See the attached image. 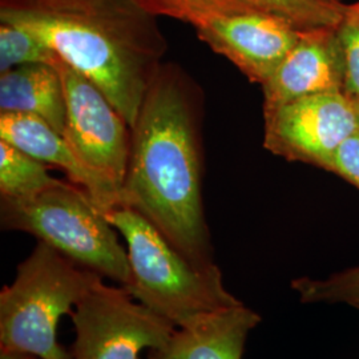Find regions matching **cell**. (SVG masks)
Instances as JSON below:
<instances>
[{
  "label": "cell",
  "mask_w": 359,
  "mask_h": 359,
  "mask_svg": "<svg viewBox=\"0 0 359 359\" xmlns=\"http://www.w3.org/2000/svg\"><path fill=\"white\" fill-rule=\"evenodd\" d=\"M65 87L63 136L84 167L124 206L123 188L128 170L130 127L103 90L59 56L53 62Z\"/></svg>",
  "instance_id": "cell-6"
},
{
  "label": "cell",
  "mask_w": 359,
  "mask_h": 359,
  "mask_svg": "<svg viewBox=\"0 0 359 359\" xmlns=\"http://www.w3.org/2000/svg\"><path fill=\"white\" fill-rule=\"evenodd\" d=\"M104 278L39 243L0 293V348L40 359H71L57 341L62 317Z\"/></svg>",
  "instance_id": "cell-4"
},
{
  "label": "cell",
  "mask_w": 359,
  "mask_h": 359,
  "mask_svg": "<svg viewBox=\"0 0 359 359\" xmlns=\"http://www.w3.org/2000/svg\"><path fill=\"white\" fill-rule=\"evenodd\" d=\"M142 8L154 16L179 19L194 27L206 19L246 13L265 11L256 0H135Z\"/></svg>",
  "instance_id": "cell-16"
},
{
  "label": "cell",
  "mask_w": 359,
  "mask_h": 359,
  "mask_svg": "<svg viewBox=\"0 0 359 359\" xmlns=\"http://www.w3.org/2000/svg\"><path fill=\"white\" fill-rule=\"evenodd\" d=\"M57 181L48 175L44 163L0 140V197L28 198Z\"/></svg>",
  "instance_id": "cell-14"
},
{
  "label": "cell",
  "mask_w": 359,
  "mask_h": 359,
  "mask_svg": "<svg viewBox=\"0 0 359 359\" xmlns=\"http://www.w3.org/2000/svg\"><path fill=\"white\" fill-rule=\"evenodd\" d=\"M261 316L244 304L201 316L177 327L148 359H243L249 333Z\"/></svg>",
  "instance_id": "cell-11"
},
{
  "label": "cell",
  "mask_w": 359,
  "mask_h": 359,
  "mask_svg": "<svg viewBox=\"0 0 359 359\" xmlns=\"http://www.w3.org/2000/svg\"><path fill=\"white\" fill-rule=\"evenodd\" d=\"M302 304H346L359 309V266L333 274L325 280L309 277L292 283Z\"/></svg>",
  "instance_id": "cell-17"
},
{
  "label": "cell",
  "mask_w": 359,
  "mask_h": 359,
  "mask_svg": "<svg viewBox=\"0 0 359 359\" xmlns=\"http://www.w3.org/2000/svg\"><path fill=\"white\" fill-rule=\"evenodd\" d=\"M3 231H23L120 286L130 281L128 252L90 194L59 180L28 198L0 197Z\"/></svg>",
  "instance_id": "cell-5"
},
{
  "label": "cell",
  "mask_w": 359,
  "mask_h": 359,
  "mask_svg": "<svg viewBox=\"0 0 359 359\" xmlns=\"http://www.w3.org/2000/svg\"><path fill=\"white\" fill-rule=\"evenodd\" d=\"M326 170L338 175L359 189V132L350 136L337 149Z\"/></svg>",
  "instance_id": "cell-20"
},
{
  "label": "cell",
  "mask_w": 359,
  "mask_h": 359,
  "mask_svg": "<svg viewBox=\"0 0 359 359\" xmlns=\"http://www.w3.org/2000/svg\"><path fill=\"white\" fill-rule=\"evenodd\" d=\"M56 57L57 55L31 32L0 22V74L19 65H53Z\"/></svg>",
  "instance_id": "cell-18"
},
{
  "label": "cell",
  "mask_w": 359,
  "mask_h": 359,
  "mask_svg": "<svg viewBox=\"0 0 359 359\" xmlns=\"http://www.w3.org/2000/svg\"><path fill=\"white\" fill-rule=\"evenodd\" d=\"M264 147L289 161L326 170L337 149L359 132L358 107L345 92L318 93L264 109Z\"/></svg>",
  "instance_id": "cell-8"
},
{
  "label": "cell",
  "mask_w": 359,
  "mask_h": 359,
  "mask_svg": "<svg viewBox=\"0 0 359 359\" xmlns=\"http://www.w3.org/2000/svg\"><path fill=\"white\" fill-rule=\"evenodd\" d=\"M0 359H40L32 354L13 351V350H1L0 348Z\"/></svg>",
  "instance_id": "cell-21"
},
{
  "label": "cell",
  "mask_w": 359,
  "mask_h": 359,
  "mask_svg": "<svg viewBox=\"0 0 359 359\" xmlns=\"http://www.w3.org/2000/svg\"><path fill=\"white\" fill-rule=\"evenodd\" d=\"M0 22L35 35L103 90L133 128L168 50L135 0H0Z\"/></svg>",
  "instance_id": "cell-2"
},
{
  "label": "cell",
  "mask_w": 359,
  "mask_h": 359,
  "mask_svg": "<svg viewBox=\"0 0 359 359\" xmlns=\"http://www.w3.org/2000/svg\"><path fill=\"white\" fill-rule=\"evenodd\" d=\"M0 140L13 144L41 163L62 168L72 184L90 194L105 216L118 208L112 194L79 160L65 136L43 118L22 114H0Z\"/></svg>",
  "instance_id": "cell-12"
},
{
  "label": "cell",
  "mask_w": 359,
  "mask_h": 359,
  "mask_svg": "<svg viewBox=\"0 0 359 359\" xmlns=\"http://www.w3.org/2000/svg\"><path fill=\"white\" fill-rule=\"evenodd\" d=\"M200 127L197 86L177 65L163 63L130 129L123 198L193 264L213 266Z\"/></svg>",
  "instance_id": "cell-1"
},
{
  "label": "cell",
  "mask_w": 359,
  "mask_h": 359,
  "mask_svg": "<svg viewBox=\"0 0 359 359\" xmlns=\"http://www.w3.org/2000/svg\"><path fill=\"white\" fill-rule=\"evenodd\" d=\"M355 103H357V107H358V112H359V100H355Z\"/></svg>",
  "instance_id": "cell-22"
},
{
  "label": "cell",
  "mask_w": 359,
  "mask_h": 359,
  "mask_svg": "<svg viewBox=\"0 0 359 359\" xmlns=\"http://www.w3.org/2000/svg\"><path fill=\"white\" fill-rule=\"evenodd\" d=\"M193 28L200 40L261 86L302 35L289 20L261 10L210 18Z\"/></svg>",
  "instance_id": "cell-9"
},
{
  "label": "cell",
  "mask_w": 359,
  "mask_h": 359,
  "mask_svg": "<svg viewBox=\"0 0 359 359\" xmlns=\"http://www.w3.org/2000/svg\"><path fill=\"white\" fill-rule=\"evenodd\" d=\"M345 60L335 29H310L262 84L264 109L295 99L345 92Z\"/></svg>",
  "instance_id": "cell-10"
},
{
  "label": "cell",
  "mask_w": 359,
  "mask_h": 359,
  "mask_svg": "<svg viewBox=\"0 0 359 359\" xmlns=\"http://www.w3.org/2000/svg\"><path fill=\"white\" fill-rule=\"evenodd\" d=\"M76 338L71 359H139L177 329L136 301L124 286L97 283L71 314Z\"/></svg>",
  "instance_id": "cell-7"
},
{
  "label": "cell",
  "mask_w": 359,
  "mask_h": 359,
  "mask_svg": "<svg viewBox=\"0 0 359 359\" xmlns=\"http://www.w3.org/2000/svg\"><path fill=\"white\" fill-rule=\"evenodd\" d=\"M256 3L301 31L337 29L348 7L344 0H256Z\"/></svg>",
  "instance_id": "cell-15"
},
{
  "label": "cell",
  "mask_w": 359,
  "mask_h": 359,
  "mask_svg": "<svg viewBox=\"0 0 359 359\" xmlns=\"http://www.w3.org/2000/svg\"><path fill=\"white\" fill-rule=\"evenodd\" d=\"M107 217L127 243L129 294L176 327L243 304L226 290L217 265L193 264L136 210L121 206Z\"/></svg>",
  "instance_id": "cell-3"
},
{
  "label": "cell",
  "mask_w": 359,
  "mask_h": 359,
  "mask_svg": "<svg viewBox=\"0 0 359 359\" xmlns=\"http://www.w3.org/2000/svg\"><path fill=\"white\" fill-rule=\"evenodd\" d=\"M0 114L36 116L63 135L67 107L56 67L35 63L0 74Z\"/></svg>",
  "instance_id": "cell-13"
},
{
  "label": "cell",
  "mask_w": 359,
  "mask_h": 359,
  "mask_svg": "<svg viewBox=\"0 0 359 359\" xmlns=\"http://www.w3.org/2000/svg\"><path fill=\"white\" fill-rule=\"evenodd\" d=\"M345 60V93L359 100V1L350 4L335 29Z\"/></svg>",
  "instance_id": "cell-19"
}]
</instances>
